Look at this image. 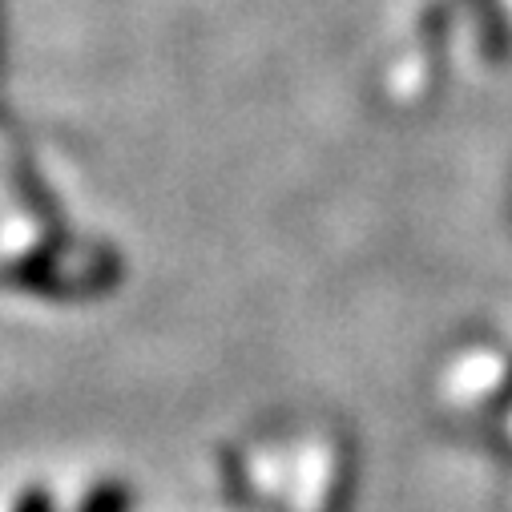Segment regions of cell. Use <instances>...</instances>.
<instances>
[{
  "label": "cell",
  "instance_id": "cell-1",
  "mask_svg": "<svg viewBox=\"0 0 512 512\" xmlns=\"http://www.w3.org/2000/svg\"><path fill=\"white\" fill-rule=\"evenodd\" d=\"M77 512H130V488L125 484H97Z\"/></svg>",
  "mask_w": 512,
  "mask_h": 512
},
{
  "label": "cell",
  "instance_id": "cell-2",
  "mask_svg": "<svg viewBox=\"0 0 512 512\" xmlns=\"http://www.w3.org/2000/svg\"><path fill=\"white\" fill-rule=\"evenodd\" d=\"M9 512H53V500H49L45 488H25V492L13 500Z\"/></svg>",
  "mask_w": 512,
  "mask_h": 512
}]
</instances>
